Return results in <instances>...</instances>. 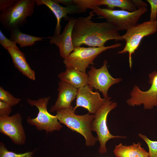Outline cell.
<instances>
[{
    "mask_svg": "<svg viewBox=\"0 0 157 157\" xmlns=\"http://www.w3.org/2000/svg\"><path fill=\"white\" fill-rule=\"evenodd\" d=\"M94 15L92 10L86 17L76 18L72 34L74 47L85 45L101 47H104L105 43L110 40L124 41L119 31L110 23L106 21H92L91 19Z\"/></svg>",
    "mask_w": 157,
    "mask_h": 157,
    "instance_id": "6da1fadb",
    "label": "cell"
},
{
    "mask_svg": "<svg viewBox=\"0 0 157 157\" xmlns=\"http://www.w3.org/2000/svg\"><path fill=\"white\" fill-rule=\"evenodd\" d=\"M75 111L72 106L58 110L56 115L60 123L84 137L86 146H94L98 140L97 137H94L92 133L91 125L95 118L94 115L88 113L78 115L75 113Z\"/></svg>",
    "mask_w": 157,
    "mask_h": 157,
    "instance_id": "7a4b0ae2",
    "label": "cell"
},
{
    "mask_svg": "<svg viewBox=\"0 0 157 157\" xmlns=\"http://www.w3.org/2000/svg\"><path fill=\"white\" fill-rule=\"evenodd\" d=\"M36 0H16L0 14V21L9 31L19 28L27 22V17L34 13Z\"/></svg>",
    "mask_w": 157,
    "mask_h": 157,
    "instance_id": "3957f363",
    "label": "cell"
},
{
    "mask_svg": "<svg viewBox=\"0 0 157 157\" xmlns=\"http://www.w3.org/2000/svg\"><path fill=\"white\" fill-rule=\"evenodd\" d=\"M92 9L94 13L105 19L106 22L113 25L119 31H126L137 24L142 15L148 10L145 7H140L133 12L101 8L97 6L94 7Z\"/></svg>",
    "mask_w": 157,
    "mask_h": 157,
    "instance_id": "277c9868",
    "label": "cell"
},
{
    "mask_svg": "<svg viewBox=\"0 0 157 157\" xmlns=\"http://www.w3.org/2000/svg\"><path fill=\"white\" fill-rule=\"evenodd\" d=\"M50 98V97L49 96L37 100L29 99L26 100L29 105L35 106L38 110L36 117L31 118L29 116L26 119V122L29 124L35 126L38 130H44L47 133L60 131L63 127L56 115L51 114L47 110Z\"/></svg>",
    "mask_w": 157,
    "mask_h": 157,
    "instance_id": "5b68a950",
    "label": "cell"
},
{
    "mask_svg": "<svg viewBox=\"0 0 157 157\" xmlns=\"http://www.w3.org/2000/svg\"><path fill=\"white\" fill-rule=\"evenodd\" d=\"M120 43L103 47H74L73 51L67 58L64 59L65 65L75 68L80 71L86 72V69L90 65H94L95 58L103 52L121 46Z\"/></svg>",
    "mask_w": 157,
    "mask_h": 157,
    "instance_id": "8992f818",
    "label": "cell"
},
{
    "mask_svg": "<svg viewBox=\"0 0 157 157\" xmlns=\"http://www.w3.org/2000/svg\"><path fill=\"white\" fill-rule=\"evenodd\" d=\"M157 31V20L150 21L137 24L127 30L122 35L126 42L124 49L119 51V54L128 53L129 54V66H132V55L137 49L142 39L145 37L152 35Z\"/></svg>",
    "mask_w": 157,
    "mask_h": 157,
    "instance_id": "52a82bcc",
    "label": "cell"
},
{
    "mask_svg": "<svg viewBox=\"0 0 157 157\" xmlns=\"http://www.w3.org/2000/svg\"><path fill=\"white\" fill-rule=\"evenodd\" d=\"M111 97H108L100 110L95 114V118L91 125L92 131L96 133L98 140L100 143L99 152L104 154L107 152L106 143L110 139L113 138H125V136H115L111 134L107 126V117L109 113L115 108L117 104L110 101Z\"/></svg>",
    "mask_w": 157,
    "mask_h": 157,
    "instance_id": "ba28073f",
    "label": "cell"
},
{
    "mask_svg": "<svg viewBox=\"0 0 157 157\" xmlns=\"http://www.w3.org/2000/svg\"><path fill=\"white\" fill-rule=\"evenodd\" d=\"M149 77L151 85L150 88L143 91L134 85L130 94L131 98L126 101L129 105L133 106L143 104L145 109H151L157 106V71L149 74Z\"/></svg>",
    "mask_w": 157,
    "mask_h": 157,
    "instance_id": "9c48e42d",
    "label": "cell"
},
{
    "mask_svg": "<svg viewBox=\"0 0 157 157\" xmlns=\"http://www.w3.org/2000/svg\"><path fill=\"white\" fill-rule=\"evenodd\" d=\"M107 61L104 60L103 65L97 69L91 66L88 73V85L92 88L101 92L105 98H108V91L112 85L119 83L121 78H114L110 74L107 69Z\"/></svg>",
    "mask_w": 157,
    "mask_h": 157,
    "instance_id": "30bf717a",
    "label": "cell"
},
{
    "mask_svg": "<svg viewBox=\"0 0 157 157\" xmlns=\"http://www.w3.org/2000/svg\"><path fill=\"white\" fill-rule=\"evenodd\" d=\"M21 115L17 113L11 116L0 117V132L9 137L15 144L22 145L26 135Z\"/></svg>",
    "mask_w": 157,
    "mask_h": 157,
    "instance_id": "8fae6325",
    "label": "cell"
},
{
    "mask_svg": "<svg viewBox=\"0 0 157 157\" xmlns=\"http://www.w3.org/2000/svg\"><path fill=\"white\" fill-rule=\"evenodd\" d=\"M76 109L82 107L87 110L89 114H94L101 108L107 98H102L99 94L94 92L88 85L78 89L76 97Z\"/></svg>",
    "mask_w": 157,
    "mask_h": 157,
    "instance_id": "7c38bea8",
    "label": "cell"
},
{
    "mask_svg": "<svg viewBox=\"0 0 157 157\" xmlns=\"http://www.w3.org/2000/svg\"><path fill=\"white\" fill-rule=\"evenodd\" d=\"M76 18L71 17L68 20L61 34L46 37L49 39L51 44H54L59 49L60 55L64 59L67 57L73 51L74 47L72 41V34Z\"/></svg>",
    "mask_w": 157,
    "mask_h": 157,
    "instance_id": "4fadbf2b",
    "label": "cell"
},
{
    "mask_svg": "<svg viewBox=\"0 0 157 157\" xmlns=\"http://www.w3.org/2000/svg\"><path fill=\"white\" fill-rule=\"evenodd\" d=\"M35 4L38 6L45 5L54 14L57 20L56 25L54 31L55 35L60 34V21L62 18L67 19H69L67 16L68 14L79 13L76 5L72 4L64 7L55 2L54 0H36Z\"/></svg>",
    "mask_w": 157,
    "mask_h": 157,
    "instance_id": "5bb4252c",
    "label": "cell"
},
{
    "mask_svg": "<svg viewBox=\"0 0 157 157\" xmlns=\"http://www.w3.org/2000/svg\"><path fill=\"white\" fill-rule=\"evenodd\" d=\"M58 86V97L54 104L50 108V111L51 112L70 108L72 106V102L77 95L78 89L70 84L60 81Z\"/></svg>",
    "mask_w": 157,
    "mask_h": 157,
    "instance_id": "9a60e30c",
    "label": "cell"
},
{
    "mask_svg": "<svg viewBox=\"0 0 157 157\" xmlns=\"http://www.w3.org/2000/svg\"><path fill=\"white\" fill-rule=\"evenodd\" d=\"M65 66V71L58 75L60 81L67 82L77 89L88 85L87 74L71 66Z\"/></svg>",
    "mask_w": 157,
    "mask_h": 157,
    "instance_id": "2e32d148",
    "label": "cell"
},
{
    "mask_svg": "<svg viewBox=\"0 0 157 157\" xmlns=\"http://www.w3.org/2000/svg\"><path fill=\"white\" fill-rule=\"evenodd\" d=\"M83 5L86 10L101 5L107 6L108 8L114 10L115 7H117L130 12L138 9L133 0H84Z\"/></svg>",
    "mask_w": 157,
    "mask_h": 157,
    "instance_id": "e0dca14e",
    "label": "cell"
},
{
    "mask_svg": "<svg viewBox=\"0 0 157 157\" xmlns=\"http://www.w3.org/2000/svg\"><path fill=\"white\" fill-rule=\"evenodd\" d=\"M7 50L11 56L15 67L24 75L34 81L35 72L28 63L24 53L19 49L9 47Z\"/></svg>",
    "mask_w": 157,
    "mask_h": 157,
    "instance_id": "ac0fdd59",
    "label": "cell"
},
{
    "mask_svg": "<svg viewBox=\"0 0 157 157\" xmlns=\"http://www.w3.org/2000/svg\"><path fill=\"white\" fill-rule=\"evenodd\" d=\"M141 145L139 142L137 144L134 142L129 146L120 143L115 146L113 152L117 157H149L148 152Z\"/></svg>",
    "mask_w": 157,
    "mask_h": 157,
    "instance_id": "d6986e66",
    "label": "cell"
},
{
    "mask_svg": "<svg viewBox=\"0 0 157 157\" xmlns=\"http://www.w3.org/2000/svg\"><path fill=\"white\" fill-rule=\"evenodd\" d=\"M10 40L19 44L20 48L31 46L36 42L42 41L45 37H40L33 36L22 32L17 28L10 31Z\"/></svg>",
    "mask_w": 157,
    "mask_h": 157,
    "instance_id": "ffe728a7",
    "label": "cell"
},
{
    "mask_svg": "<svg viewBox=\"0 0 157 157\" xmlns=\"http://www.w3.org/2000/svg\"><path fill=\"white\" fill-rule=\"evenodd\" d=\"M34 152L28 151L23 153H17L8 151L4 144L0 142V157H33Z\"/></svg>",
    "mask_w": 157,
    "mask_h": 157,
    "instance_id": "44dd1931",
    "label": "cell"
},
{
    "mask_svg": "<svg viewBox=\"0 0 157 157\" xmlns=\"http://www.w3.org/2000/svg\"><path fill=\"white\" fill-rule=\"evenodd\" d=\"M0 100L9 105L12 107L18 104L21 101L20 98L15 97L9 92L0 87Z\"/></svg>",
    "mask_w": 157,
    "mask_h": 157,
    "instance_id": "7402d4cb",
    "label": "cell"
},
{
    "mask_svg": "<svg viewBox=\"0 0 157 157\" xmlns=\"http://www.w3.org/2000/svg\"><path fill=\"white\" fill-rule=\"evenodd\" d=\"M139 136L146 142L148 146L149 157H157V141L151 140L145 135L141 133L139 134Z\"/></svg>",
    "mask_w": 157,
    "mask_h": 157,
    "instance_id": "603a6c76",
    "label": "cell"
},
{
    "mask_svg": "<svg viewBox=\"0 0 157 157\" xmlns=\"http://www.w3.org/2000/svg\"><path fill=\"white\" fill-rule=\"evenodd\" d=\"M0 44L6 50L9 47L19 49L16 43L7 38L0 30Z\"/></svg>",
    "mask_w": 157,
    "mask_h": 157,
    "instance_id": "cb8c5ba5",
    "label": "cell"
},
{
    "mask_svg": "<svg viewBox=\"0 0 157 157\" xmlns=\"http://www.w3.org/2000/svg\"><path fill=\"white\" fill-rule=\"evenodd\" d=\"M151 6L150 20L155 22L157 20V0H147Z\"/></svg>",
    "mask_w": 157,
    "mask_h": 157,
    "instance_id": "d4e9b609",
    "label": "cell"
},
{
    "mask_svg": "<svg viewBox=\"0 0 157 157\" xmlns=\"http://www.w3.org/2000/svg\"><path fill=\"white\" fill-rule=\"evenodd\" d=\"M12 112V107L7 104L0 100V117L10 116Z\"/></svg>",
    "mask_w": 157,
    "mask_h": 157,
    "instance_id": "484cf974",
    "label": "cell"
},
{
    "mask_svg": "<svg viewBox=\"0 0 157 157\" xmlns=\"http://www.w3.org/2000/svg\"><path fill=\"white\" fill-rule=\"evenodd\" d=\"M16 0H0V13H1L7 8L12 5Z\"/></svg>",
    "mask_w": 157,
    "mask_h": 157,
    "instance_id": "4316f807",
    "label": "cell"
},
{
    "mask_svg": "<svg viewBox=\"0 0 157 157\" xmlns=\"http://www.w3.org/2000/svg\"><path fill=\"white\" fill-rule=\"evenodd\" d=\"M138 8L141 7H146L147 4L144 1L140 0H133Z\"/></svg>",
    "mask_w": 157,
    "mask_h": 157,
    "instance_id": "83f0119b",
    "label": "cell"
}]
</instances>
